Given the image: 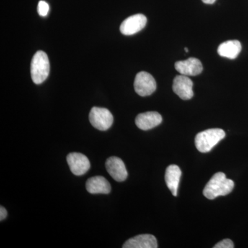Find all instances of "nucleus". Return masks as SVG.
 <instances>
[{
    "label": "nucleus",
    "instance_id": "f257e3e1",
    "mask_svg": "<svg viewBox=\"0 0 248 248\" xmlns=\"http://www.w3.org/2000/svg\"><path fill=\"white\" fill-rule=\"evenodd\" d=\"M234 187V183L227 179L223 172H217L210 179L203 191V195L213 200L218 196H226L231 193Z\"/></svg>",
    "mask_w": 248,
    "mask_h": 248
},
{
    "label": "nucleus",
    "instance_id": "f03ea898",
    "mask_svg": "<svg viewBox=\"0 0 248 248\" xmlns=\"http://www.w3.org/2000/svg\"><path fill=\"white\" fill-rule=\"evenodd\" d=\"M226 137L224 130L220 128H211L197 134L195 146L201 153H208Z\"/></svg>",
    "mask_w": 248,
    "mask_h": 248
},
{
    "label": "nucleus",
    "instance_id": "7ed1b4c3",
    "mask_svg": "<svg viewBox=\"0 0 248 248\" xmlns=\"http://www.w3.org/2000/svg\"><path fill=\"white\" fill-rule=\"evenodd\" d=\"M50 72V63L46 53L39 50L34 55L31 65V78L36 84H40L47 79Z\"/></svg>",
    "mask_w": 248,
    "mask_h": 248
},
{
    "label": "nucleus",
    "instance_id": "20e7f679",
    "mask_svg": "<svg viewBox=\"0 0 248 248\" xmlns=\"http://www.w3.org/2000/svg\"><path fill=\"white\" fill-rule=\"evenodd\" d=\"M89 120L94 128L102 131H106L113 124V116L104 108L93 107L89 114Z\"/></svg>",
    "mask_w": 248,
    "mask_h": 248
},
{
    "label": "nucleus",
    "instance_id": "39448f33",
    "mask_svg": "<svg viewBox=\"0 0 248 248\" xmlns=\"http://www.w3.org/2000/svg\"><path fill=\"white\" fill-rule=\"evenodd\" d=\"M135 92L141 97L151 95L156 91V83L153 76L147 72H140L134 82Z\"/></svg>",
    "mask_w": 248,
    "mask_h": 248
},
{
    "label": "nucleus",
    "instance_id": "423d86ee",
    "mask_svg": "<svg viewBox=\"0 0 248 248\" xmlns=\"http://www.w3.org/2000/svg\"><path fill=\"white\" fill-rule=\"evenodd\" d=\"M67 163L73 174L81 176L91 169V163L87 156L79 153H71L67 156Z\"/></svg>",
    "mask_w": 248,
    "mask_h": 248
},
{
    "label": "nucleus",
    "instance_id": "0eeeda50",
    "mask_svg": "<svg viewBox=\"0 0 248 248\" xmlns=\"http://www.w3.org/2000/svg\"><path fill=\"white\" fill-rule=\"evenodd\" d=\"M193 82L187 76H177L173 81L172 89L183 100H189L194 95Z\"/></svg>",
    "mask_w": 248,
    "mask_h": 248
},
{
    "label": "nucleus",
    "instance_id": "6e6552de",
    "mask_svg": "<svg viewBox=\"0 0 248 248\" xmlns=\"http://www.w3.org/2000/svg\"><path fill=\"white\" fill-rule=\"evenodd\" d=\"M147 18L142 14L134 15L125 19L121 24L120 31L123 35H132L138 33L146 27Z\"/></svg>",
    "mask_w": 248,
    "mask_h": 248
},
{
    "label": "nucleus",
    "instance_id": "1a4fd4ad",
    "mask_svg": "<svg viewBox=\"0 0 248 248\" xmlns=\"http://www.w3.org/2000/svg\"><path fill=\"white\" fill-rule=\"evenodd\" d=\"M106 169L111 177L117 182H124L128 177V172L124 161L117 156H110L107 160Z\"/></svg>",
    "mask_w": 248,
    "mask_h": 248
},
{
    "label": "nucleus",
    "instance_id": "9d476101",
    "mask_svg": "<svg viewBox=\"0 0 248 248\" xmlns=\"http://www.w3.org/2000/svg\"><path fill=\"white\" fill-rule=\"evenodd\" d=\"M176 70L181 75L186 76H196L203 71V65L200 60L191 58L184 61L177 62L174 64Z\"/></svg>",
    "mask_w": 248,
    "mask_h": 248
},
{
    "label": "nucleus",
    "instance_id": "9b49d317",
    "mask_svg": "<svg viewBox=\"0 0 248 248\" xmlns=\"http://www.w3.org/2000/svg\"><path fill=\"white\" fill-rule=\"evenodd\" d=\"M162 122V117L157 112H146L140 114L135 119V124L143 130H151Z\"/></svg>",
    "mask_w": 248,
    "mask_h": 248
},
{
    "label": "nucleus",
    "instance_id": "f8f14e48",
    "mask_svg": "<svg viewBox=\"0 0 248 248\" xmlns=\"http://www.w3.org/2000/svg\"><path fill=\"white\" fill-rule=\"evenodd\" d=\"M123 248H156V237L152 234H140L128 239L122 246Z\"/></svg>",
    "mask_w": 248,
    "mask_h": 248
},
{
    "label": "nucleus",
    "instance_id": "ddd939ff",
    "mask_svg": "<svg viewBox=\"0 0 248 248\" xmlns=\"http://www.w3.org/2000/svg\"><path fill=\"white\" fill-rule=\"evenodd\" d=\"M86 187L88 192L93 195L95 194L108 195L110 193L111 190L110 183L106 178L102 176L90 178L86 182Z\"/></svg>",
    "mask_w": 248,
    "mask_h": 248
},
{
    "label": "nucleus",
    "instance_id": "4468645a",
    "mask_svg": "<svg viewBox=\"0 0 248 248\" xmlns=\"http://www.w3.org/2000/svg\"><path fill=\"white\" fill-rule=\"evenodd\" d=\"M181 176H182V170L177 165H170L166 169L165 181L169 190L171 191L174 197H177V195Z\"/></svg>",
    "mask_w": 248,
    "mask_h": 248
},
{
    "label": "nucleus",
    "instance_id": "2eb2a0df",
    "mask_svg": "<svg viewBox=\"0 0 248 248\" xmlns=\"http://www.w3.org/2000/svg\"><path fill=\"white\" fill-rule=\"evenodd\" d=\"M241 49L242 46L239 41L228 40L218 46V53L223 58L234 60L241 53Z\"/></svg>",
    "mask_w": 248,
    "mask_h": 248
},
{
    "label": "nucleus",
    "instance_id": "dca6fc26",
    "mask_svg": "<svg viewBox=\"0 0 248 248\" xmlns=\"http://www.w3.org/2000/svg\"><path fill=\"white\" fill-rule=\"evenodd\" d=\"M37 11L38 14L42 17H45L48 15L49 11V6L46 2L45 1H40L38 4V7H37Z\"/></svg>",
    "mask_w": 248,
    "mask_h": 248
},
{
    "label": "nucleus",
    "instance_id": "f3484780",
    "mask_svg": "<svg viewBox=\"0 0 248 248\" xmlns=\"http://www.w3.org/2000/svg\"><path fill=\"white\" fill-rule=\"evenodd\" d=\"M234 247V244L231 239L222 240L214 246V248H233Z\"/></svg>",
    "mask_w": 248,
    "mask_h": 248
},
{
    "label": "nucleus",
    "instance_id": "a211bd4d",
    "mask_svg": "<svg viewBox=\"0 0 248 248\" xmlns=\"http://www.w3.org/2000/svg\"><path fill=\"white\" fill-rule=\"evenodd\" d=\"M8 213L6 211V209L4 208V207L1 206L0 208V220L1 221H3L5 218L7 217Z\"/></svg>",
    "mask_w": 248,
    "mask_h": 248
},
{
    "label": "nucleus",
    "instance_id": "6ab92c4d",
    "mask_svg": "<svg viewBox=\"0 0 248 248\" xmlns=\"http://www.w3.org/2000/svg\"><path fill=\"white\" fill-rule=\"evenodd\" d=\"M203 3L207 4H213L216 1V0H202Z\"/></svg>",
    "mask_w": 248,
    "mask_h": 248
},
{
    "label": "nucleus",
    "instance_id": "aec40b11",
    "mask_svg": "<svg viewBox=\"0 0 248 248\" xmlns=\"http://www.w3.org/2000/svg\"><path fill=\"white\" fill-rule=\"evenodd\" d=\"M184 49H185L186 53H188V49H187V48H185Z\"/></svg>",
    "mask_w": 248,
    "mask_h": 248
}]
</instances>
